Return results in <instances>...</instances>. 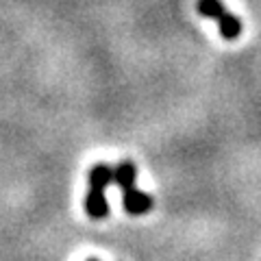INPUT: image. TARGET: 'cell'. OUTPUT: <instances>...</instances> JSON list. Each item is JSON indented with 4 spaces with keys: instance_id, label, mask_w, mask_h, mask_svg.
<instances>
[{
    "instance_id": "8992f818",
    "label": "cell",
    "mask_w": 261,
    "mask_h": 261,
    "mask_svg": "<svg viewBox=\"0 0 261 261\" xmlns=\"http://www.w3.org/2000/svg\"><path fill=\"white\" fill-rule=\"evenodd\" d=\"M196 9L202 18L207 20H218V15L222 13L226 7L222 5V0H198V5H196Z\"/></svg>"
},
{
    "instance_id": "6da1fadb",
    "label": "cell",
    "mask_w": 261,
    "mask_h": 261,
    "mask_svg": "<svg viewBox=\"0 0 261 261\" xmlns=\"http://www.w3.org/2000/svg\"><path fill=\"white\" fill-rule=\"evenodd\" d=\"M122 205H124V211L128 216H146L152 209V198L133 185L122 192Z\"/></svg>"
},
{
    "instance_id": "277c9868",
    "label": "cell",
    "mask_w": 261,
    "mask_h": 261,
    "mask_svg": "<svg viewBox=\"0 0 261 261\" xmlns=\"http://www.w3.org/2000/svg\"><path fill=\"white\" fill-rule=\"evenodd\" d=\"M113 183V168L107 163H96V166L87 172V185L89 190H100L105 192Z\"/></svg>"
},
{
    "instance_id": "5b68a950",
    "label": "cell",
    "mask_w": 261,
    "mask_h": 261,
    "mask_svg": "<svg viewBox=\"0 0 261 261\" xmlns=\"http://www.w3.org/2000/svg\"><path fill=\"white\" fill-rule=\"evenodd\" d=\"M135 178H137V168H135L133 161H120L118 166L113 168V183L120 187V192L133 187Z\"/></svg>"
},
{
    "instance_id": "7a4b0ae2",
    "label": "cell",
    "mask_w": 261,
    "mask_h": 261,
    "mask_svg": "<svg viewBox=\"0 0 261 261\" xmlns=\"http://www.w3.org/2000/svg\"><path fill=\"white\" fill-rule=\"evenodd\" d=\"M83 207H85V214L92 220H105L109 216L107 196H105V192H100V190H89L85 200H83Z\"/></svg>"
},
{
    "instance_id": "52a82bcc",
    "label": "cell",
    "mask_w": 261,
    "mask_h": 261,
    "mask_svg": "<svg viewBox=\"0 0 261 261\" xmlns=\"http://www.w3.org/2000/svg\"><path fill=\"white\" fill-rule=\"evenodd\" d=\"M85 261H100V259H98V257H89V259H85Z\"/></svg>"
},
{
    "instance_id": "3957f363",
    "label": "cell",
    "mask_w": 261,
    "mask_h": 261,
    "mask_svg": "<svg viewBox=\"0 0 261 261\" xmlns=\"http://www.w3.org/2000/svg\"><path fill=\"white\" fill-rule=\"evenodd\" d=\"M216 22H218V29H220V37L226 39V42H233V39H238L242 35V29H244L242 20L228 9H224L220 13Z\"/></svg>"
}]
</instances>
